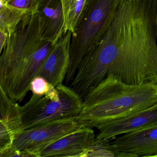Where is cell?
<instances>
[{"label":"cell","mask_w":157,"mask_h":157,"mask_svg":"<svg viewBox=\"0 0 157 157\" xmlns=\"http://www.w3.org/2000/svg\"><path fill=\"white\" fill-rule=\"evenodd\" d=\"M157 0H121L113 21L83 57L71 88L83 99L109 76L157 84Z\"/></svg>","instance_id":"obj_1"},{"label":"cell","mask_w":157,"mask_h":157,"mask_svg":"<svg viewBox=\"0 0 157 157\" xmlns=\"http://www.w3.org/2000/svg\"><path fill=\"white\" fill-rule=\"evenodd\" d=\"M39 38L36 14L26 15L8 36L0 57V87L11 100L22 101L31 82L54 47Z\"/></svg>","instance_id":"obj_2"},{"label":"cell","mask_w":157,"mask_h":157,"mask_svg":"<svg viewBox=\"0 0 157 157\" xmlns=\"http://www.w3.org/2000/svg\"><path fill=\"white\" fill-rule=\"evenodd\" d=\"M156 103L157 84L131 85L109 76L85 97L75 119L81 126L93 128Z\"/></svg>","instance_id":"obj_3"},{"label":"cell","mask_w":157,"mask_h":157,"mask_svg":"<svg viewBox=\"0 0 157 157\" xmlns=\"http://www.w3.org/2000/svg\"><path fill=\"white\" fill-rule=\"evenodd\" d=\"M121 0H89L71 35L70 64L66 83L73 80L85 55L103 37L112 25Z\"/></svg>","instance_id":"obj_4"},{"label":"cell","mask_w":157,"mask_h":157,"mask_svg":"<svg viewBox=\"0 0 157 157\" xmlns=\"http://www.w3.org/2000/svg\"><path fill=\"white\" fill-rule=\"evenodd\" d=\"M83 101L70 87L51 84L45 94H33L28 101L20 106L21 131L52 121L76 118L82 111Z\"/></svg>","instance_id":"obj_5"},{"label":"cell","mask_w":157,"mask_h":157,"mask_svg":"<svg viewBox=\"0 0 157 157\" xmlns=\"http://www.w3.org/2000/svg\"><path fill=\"white\" fill-rule=\"evenodd\" d=\"M82 127L75 118L52 121L22 130L15 137L12 146L39 157L40 152L50 144Z\"/></svg>","instance_id":"obj_6"},{"label":"cell","mask_w":157,"mask_h":157,"mask_svg":"<svg viewBox=\"0 0 157 157\" xmlns=\"http://www.w3.org/2000/svg\"><path fill=\"white\" fill-rule=\"evenodd\" d=\"M71 35V32L68 31L54 45L38 69L35 77H43L55 87L62 84L70 64Z\"/></svg>","instance_id":"obj_7"},{"label":"cell","mask_w":157,"mask_h":157,"mask_svg":"<svg viewBox=\"0 0 157 157\" xmlns=\"http://www.w3.org/2000/svg\"><path fill=\"white\" fill-rule=\"evenodd\" d=\"M112 143L128 157H157V124L115 137Z\"/></svg>","instance_id":"obj_8"},{"label":"cell","mask_w":157,"mask_h":157,"mask_svg":"<svg viewBox=\"0 0 157 157\" xmlns=\"http://www.w3.org/2000/svg\"><path fill=\"white\" fill-rule=\"evenodd\" d=\"M157 124V103L127 116L98 125L96 137L111 140L115 137Z\"/></svg>","instance_id":"obj_9"},{"label":"cell","mask_w":157,"mask_h":157,"mask_svg":"<svg viewBox=\"0 0 157 157\" xmlns=\"http://www.w3.org/2000/svg\"><path fill=\"white\" fill-rule=\"evenodd\" d=\"M36 14L39 38L55 45L64 34L61 0H38Z\"/></svg>","instance_id":"obj_10"},{"label":"cell","mask_w":157,"mask_h":157,"mask_svg":"<svg viewBox=\"0 0 157 157\" xmlns=\"http://www.w3.org/2000/svg\"><path fill=\"white\" fill-rule=\"evenodd\" d=\"M95 138L92 128L82 127L50 144L39 157H83Z\"/></svg>","instance_id":"obj_11"},{"label":"cell","mask_w":157,"mask_h":157,"mask_svg":"<svg viewBox=\"0 0 157 157\" xmlns=\"http://www.w3.org/2000/svg\"><path fill=\"white\" fill-rule=\"evenodd\" d=\"M20 106L0 87V155L12 146L21 131Z\"/></svg>","instance_id":"obj_12"},{"label":"cell","mask_w":157,"mask_h":157,"mask_svg":"<svg viewBox=\"0 0 157 157\" xmlns=\"http://www.w3.org/2000/svg\"><path fill=\"white\" fill-rule=\"evenodd\" d=\"M89 0H61L64 17V34L73 33Z\"/></svg>","instance_id":"obj_13"},{"label":"cell","mask_w":157,"mask_h":157,"mask_svg":"<svg viewBox=\"0 0 157 157\" xmlns=\"http://www.w3.org/2000/svg\"><path fill=\"white\" fill-rule=\"evenodd\" d=\"M0 30L10 35L13 33L26 15V12L0 1Z\"/></svg>","instance_id":"obj_14"},{"label":"cell","mask_w":157,"mask_h":157,"mask_svg":"<svg viewBox=\"0 0 157 157\" xmlns=\"http://www.w3.org/2000/svg\"><path fill=\"white\" fill-rule=\"evenodd\" d=\"M110 141L104 139L95 138L83 154V157H128L126 154L119 151Z\"/></svg>","instance_id":"obj_15"},{"label":"cell","mask_w":157,"mask_h":157,"mask_svg":"<svg viewBox=\"0 0 157 157\" xmlns=\"http://www.w3.org/2000/svg\"><path fill=\"white\" fill-rule=\"evenodd\" d=\"M5 2L12 7L25 11L28 15L36 14L37 12L38 0H9Z\"/></svg>","instance_id":"obj_16"},{"label":"cell","mask_w":157,"mask_h":157,"mask_svg":"<svg viewBox=\"0 0 157 157\" xmlns=\"http://www.w3.org/2000/svg\"><path fill=\"white\" fill-rule=\"evenodd\" d=\"M50 85L51 84L43 77L36 76L31 82L30 90L35 95H44L49 90Z\"/></svg>","instance_id":"obj_17"},{"label":"cell","mask_w":157,"mask_h":157,"mask_svg":"<svg viewBox=\"0 0 157 157\" xmlns=\"http://www.w3.org/2000/svg\"><path fill=\"white\" fill-rule=\"evenodd\" d=\"M1 157H35L34 155L31 152L25 151L17 149L12 146L9 148L5 152L0 155Z\"/></svg>","instance_id":"obj_18"},{"label":"cell","mask_w":157,"mask_h":157,"mask_svg":"<svg viewBox=\"0 0 157 157\" xmlns=\"http://www.w3.org/2000/svg\"><path fill=\"white\" fill-rule=\"evenodd\" d=\"M8 34L6 32L0 30V48H1V52L3 50V48L5 47L8 39Z\"/></svg>","instance_id":"obj_19"},{"label":"cell","mask_w":157,"mask_h":157,"mask_svg":"<svg viewBox=\"0 0 157 157\" xmlns=\"http://www.w3.org/2000/svg\"><path fill=\"white\" fill-rule=\"evenodd\" d=\"M0 1H1L7 2L9 1V0H0Z\"/></svg>","instance_id":"obj_20"}]
</instances>
